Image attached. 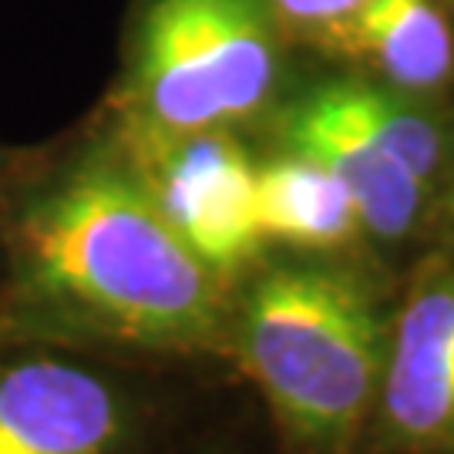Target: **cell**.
<instances>
[{
    "label": "cell",
    "instance_id": "6da1fadb",
    "mask_svg": "<svg viewBox=\"0 0 454 454\" xmlns=\"http://www.w3.org/2000/svg\"><path fill=\"white\" fill-rule=\"evenodd\" d=\"M101 125L27 152L4 239L0 340L145 364L223 350L229 296Z\"/></svg>",
    "mask_w": 454,
    "mask_h": 454
},
{
    "label": "cell",
    "instance_id": "7a4b0ae2",
    "mask_svg": "<svg viewBox=\"0 0 454 454\" xmlns=\"http://www.w3.org/2000/svg\"><path fill=\"white\" fill-rule=\"evenodd\" d=\"M229 343L293 441L340 454L377 404L390 326L357 273L290 262L246 290L229 313Z\"/></svg>",
    "mask_w": 454,
    "mask_h": 454
},
{
    "label": "cell",
    "instance_id": "3957f363",
    "mask_svg": "<svg viewBox=\"0 0 454 454\" xmlns=\"http://www.w3.org/2000/svg\"><path fill=\"white\" fill-rule=\"evenodd\" d=\"M276 82L266 0H138L98 121L118 135L236 129Z\"/></svg>",
    "mask_w": 454,
    "mask_h": 454
},
{
    "label": "cell",
    "instance_id": "277c9868",
    "mask_svg": "<svg viewBox=\"0 0 454 454\" xmlns=\"http://www.w3.org/2000/svg\"><path fill=\"white\" fill-rule=\"evenodd\" d=\"M152 424L138 364L0 340V454H152Z\"/></svg>",
    "mask_w": 454,
    "mask_h": 454
},
{
    "label": "cell",
    "instance_id": "5b68a950",
    "mask_svg": "<svg viewBox=\"0 0 454 454\" xmlns=\"http://www.w3.org/2000/svg\"><path fill=\"white\" fill-rule=\"evenodd\" d=\"M105 135L125 155L165 223L223 283L256 260L266 243L256 219V165L232 129L189 135H118L105 129Z\"/></svg>",
    "mask_w": 454,
    "mask_h": 454
},
{
    "label": "cell",
    "instance_id": "8992f818",
    "mask_svg": "<svg viewBox=\"0 0 454 454\" xmlns=\"http://www.w3.org/2000/svg\"><path fill=\"white\" fill-rule=\"evenodd\" d=\"M377 411L394 448L454 444V270L424 276L407 296L390 330Z\"/></svg>",
    "mask_w": 454,
    "mask_h": 454
},
{
    "label": "cell",
    "instance_id": "52a82bcc",
    "mask_svg": "<svg viewBox=\"0 0 454 454\" xmlns=\"http://www.w3.org/2000/svg\"><path fill=\"white\" fill-rule=\"evenodd\" d=\"M283 138L290 152L326 165L343 182L360 229L380 239H401L414 229L427 189L343 112L330 88L313 91L286 114Z\"/></svg>",
    "mask_w": 454,
    "mask_h": 454
},
{
    "label": "cell",
    "instance_id": "ba28073f",
    "mask_svg": "<svg viewBox=\"0 0 454 454\" xmlns=\"http://www.w3.org/2000/svg\"><path fill=\"white\" fill-rule=\"evenodd\" d=\"M313 34L333 54L418 91L444 84L454 65L451 31L434 0H360Z\"/></svg>",
    "mask_w": 454,
    "mask_h": 454
},
{
    "label": "cell",
    "instance_id": "9c48e42d",
    "mask_svg": "<svg viewBox=\"0 0 454 454\" xmlns=\"http://www.w3.org/2000/svg\"><path fill=\"white\" fill-rule=\"evenodd\" d=\"M256 219L262 239L309 249L340 246L360 229L357 206L343 182L296 152L256 165Z\"/></svg>",
    "mask_w": 454,
    "mask_h": 454
},
{
    "label": "cell",
    "instance_id": "30bf717a",
    "mask_svg": "<svg viewBox=\"0 0 454 454\" xmlns=\"http://www.w3.org/2000/svg\"><path fill=\"white\" fill-rule=\"evenodd\" d=\"M330 91L343 112L350 114L394 162L404 165L424 189L431 185V179L441 168V131L434 129L431 118L414 112L397 95L367 88V84H333Z\"/></svg>",
    "mask_w": 454,
    "mask_h": 454
},
{
    "label": "cell",
    "instance_id": "8fae6325",
    "mask_svg": "<svg viewBox=\"0 0 454 454\" xmlns=\"http://www.w3.org/2000/svg\"><path fill=\"white\" fill-rule=\"evenodd\" d=\"M273 7V14L290 24V27H309L317 31L320 24L333 20V17L347 14L360 0H266Z\"/></svg>",
    "mask_w": 454,
    "mask_h": 454
},
{
    "label": "cell",
    "instance_id": "7c38bea8",
    "mask_svg": "<svg viewBox=\"0 0 454 454\" xmlns=\"http://www.w3.org/2000/svg\"><path fill=\"white\" fill-rule=\"evenodd\" d=\"M27 165V148H11L0 142V270H4V239H7V223L14 209V195Z\"/></svg>",
    "mask_w": 454,
    "mask_h": 454
}]
</instances>
